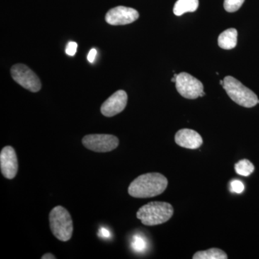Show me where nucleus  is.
I'll use <instances>...</instances> for the list:
<instances>
[{"mask_svg": "<svg viewBox=\"0 0 259 259\" xmlns=\"http://www.w3.org/2000/svg\"><path fill=\"white\" fill-rule=\"evenodd\" d=\"M238 31L236 29L230 28L225 30L218 37V46L225 50H231L236 47Z\"/></svg>", "mask_w": 259, "mask_h": 259, "instance_id": "obj_12", "label": "nucleus"}, {"mask_svg": "<svg viewBox=\"0 0 259 259\" xmlns=\"http://www.w3.org/2000/svg\"><path fill=\"white\" fill-rule=\"evenodd\" d=\"M199 7V0H177L174 7V13L177 16L186 13H193Z\"/></svg>", "mask_w": 259, "mask_h": 259, "instance_id": "obj_13", "label": "nucleus"}, {"mask_svg": "<svg viewBox=\"0 0 259 259\" xmlns=\"http://www.w3.org/2000/svg\"><path fill=\"white\" fill-rule=\"evenodd\" d=\"M176 88L178 93L185 98L194 100L200 96L204 91V87L199 80L188 73L177 74Z\"/></svg>", "mask_w": 259, "mask_h": 259, "instance_id": "obj_7", "label": "nucleus"}, {"mask_svg": "<svg viewBox=\"0 0 259 259\" xmlns=\"http://www.w3.org/2000/svg\"><path fill=\"white\" fill-rule=\"evenodd\" d=\"M102 231L104 232L103 234H104V236H105V237L109 236V232L107 231V230L103 229V228H102Z\"/></svg>", "mask_w": 259, "mask_h": 259, "instance_id": "obj_22", "label": "nucleus"}, {"mask_svg": "<svg viewBox=\"0 0 259 259\" xmlns=\"http://www.w3.org/2000/svg\"><path fill=\"white\" fill-rule=\"evenodd\" d=\"M228 255L219 248H210L206 250H199L193 255V259H227Z\"/></svg>", "mask_w": 259, "mask_h": 259, "instance_id": "obj_14", "label": "nucleus"}, {"mask_svg": "<svg viewBox=\"0 0 259 259\" xmlns=\"http://www.w3.org/2000/svg\"><path fill=\"white\" fill-rule=\"evenodd\" d=\"M127 103V95L124 90H118L102 104L101 112L105 117H113L125 110Z\"/></svg>", "mask_w": 259, "mask_h": 259, "instance_id": "obj_10", "label": "nucleus"}, {"mask_svg": "<svg viewBox=\"0 0 259 259\" xmlns=\"http://www.w3.org/2000/svg\"><path fill=\"white\" fill-rule=\"evenodd\" d=\"M245 0H225V10L228 13H234L241 8Z\"/></svg>", "mask_w": 259, "mask_h": 259, "instance_id": "obj_16", "label": "nucleus"}, {"mask_svg": "<svg viewBox=\"0 0 259 259\" xmlns=\"http://www.w3.org/2000/svg\"><path fill=\"white\" fill-rule=\"evenodd\" d=\"M223 81V89L226 90L231 100L238 105L250 108L259 103L257 95L233 76H227Z\"/></svg>", "mask_w": 259, "mask_h": 259, "instance_id": "obj_4", "label": "nucleus"}, {"mask_svg": "<svg viewBox=\"0 0 259 259\" xmlns=\"http://www.w3.org/2000/svg\"><path fill=\"white\" fill-rule=\"evenodd\" d=\"M175 142L182 148L197 149L203 144V140L194 130L181 129L175 135Z\"/></svg>", "mask_w": 259, "mask_h": 259, "instance_id": "obj_11", "label": "nucleus"}, {"mask_svg": "<svg viewBox=\"0 0 259 259\" xmlns=\"http://www.w3.org/2000/svg\"><path fill=\"white\" fill-rule=\"evenodd\" d=\"M173 214L174 208L171 204L151 202L142 206L136 216L145 226H154L166 223L171 219Z\"/></svg>", "mask_w": 259, "mask_h": 259, "instance_id": "obj_2", "label": "nucleus"}, {"mask_svg": "<svg viewBox=\"0 0 259 259\" xmlns=\"http://www.w3.org/2000/svg\"><path fill=\"white\" fill-rule=\"evenodd\" d=\"M139 18V13L134 8L117 6L107 12L105 20L112 25H124L134 23Z\"/></svg>", "mask_w": 259, "mask_h": 259, "instance_id": "obj_8", "label": "nucleus"}, {"mask_svg": "<svg viewBox=\"0 0 259 259\" xmlns=\"http://www.w3.org/2000/svg\"><path fill=\"white\" fill-rule=\"evenodd\" d=\"M167 186L168 180L161 174H145L131 182L128 194L135 198H151L163 193Z\"/></svg>", "mask_w": 259, "mask_h": 259, "instance_id": "obj_1", "label": "nucleus"}, {"mask_svg": "<svg viewBox=\"0 0 259 259\" xmlns=\"http://www.w3.org/2000/svg\"><path fill=\"white\" fill-rule=\"evenodd\" d=\"M42 259H56V257L55 255H53L52 253H46L41 257Z\"/></svg>", "mask_w": 259, "mask_h": 259, "instance_id": "obj_21", "label": "nucleus"}, {"mask_svg": "<svg viewBox=\"0 0 259 259\" xmlns=\"http://www.w3.org/2000/svg\"><path fill=\"white\" fill-rule=\"evenodd\" d=\"M235 169L238 175L248 177L254 171V166L249 160L243 159L236 163Z\"/></svg>", "mask_w": 259, "mask_h": 259, "instance_id": "obj_15", "label": "nucleus"}, {"mask_svg": "<svg viewBox=\"0 0 259 259\" xmlns=\"http://www.w3.org/2000/svg\"><path fill=\"white\" fill-rule=\"evenodd\" d=\"M12 77L18 84L32 93H37L41 89V82L33 71L26 65L17 64L10 70Z\"/></svg>", "mask_w": 259, "mask_h": 259, "instance_id": "obj_6", "label": "nucleus"}, {"mask_svg": "<svg viewBox=\"0 0 259 259\" xmlns=\"http://www.w3.org/2000/svg\"><path fill=\"white\" fill-rule=\"evenodd\" d=\"M119 139L113 135L90 134L82 139L85 148L97 153L110 152L118 147Z\"/></svg>", "mask_w": 259, "mask_h": 259, "instance_id": "obj_5", "label": "nucleus"}, {"mask_svg": "<svg viewBox=\"0 0 259 259\" xmlns=\"http://www.w3.org/2000/svg\"><path fill=\"white\" fill-rule=\"evenodd\" d=\"M49 223L53 235L59 241H69L72 237L73 221L71 214L62 206H56L49 214Z\"/></svg>", "mask_w": 259, "mask_h": 259, "instance_id": "obj_3", "label": "nucleus"}, {"mask_svg": "<svg viewBox=\"0 0 259 259\" xmlns=\"http://www.w3.org/2000/svg\"><path fill=\"white\" fill-rule=\"evenodd\" d=\"M97 54V51L96 49H93L90 50L88 56V60L89 61V62L92 63V64L94 63V61L95 60V58H96Z\"/></svg>", "mask_w": 259, "mask_h": 259, "instance_id": "obj_20", "label": "nucleus"}, {"mask_svg": "<svg viewBox=\"0 0 259 259\" xmlns=\"http://www.w3.org/2000/svg\"><path fill=\"white\" fill-rule=\"evenodd\" d=\"M0 168L3 177L13 180L18 171V161L14 148L5 146L0 153Z\"/></svg>", "mask_w": 259, "mask_h": 259, "instance_id": "obj_9", "label": "nucleus"}, {"mask_svg": "<svg viewBox=\"0 0 259 259\" xmlns=\"http://www.w3.org/2000/svg\"><path fill=\"white\" fill-rule=\"evenodd\" d=\"M133 247L137 251H141L146 247V243L141 237L135 236L134 242H133Z\"/></svg>", "mask_w": 259, "mask_h": 259, "instance_id": "obj_18", "label": "nucleus"}, {"mask_svg": "<svg viewBox=\"0 0 259 259\" xmlns=\"http://www.w3.org/2000/svg\"><path fill=\"white\" fill-rule=\"evenodd\" d=\"M220 83H221V85H223V83H224V81H223V80H221V81H220Z\"/></svg>", "mask_w": 259, "mask_h": 259, "instance_id": "obj_23", "label": "nucleus"}, {"mask_svg": "<svg viewBox=\"0 0 259 259\" xmlns=\"http://www.w3.org/2000/svg\"><path fill=\"white\" fill-rule=\"evenodd\" d=\"M78 44L76 42L70 41L66 48V53L67 55L74 56L77 51Z\"/></svg>", "mask_w": 259, "mask_h": 259, "instance_id": "obj_19", "label": "nucleus"}, {"mask_svg": "<svg viewBox=\"0 0 259 259\" xmlns=\"http://www.w3.org/2000/svg\"><path fill=\"white\" fill-rule=\"evenodd\" d=\"M244 185L239 180L232 181L231 183V192L237 194H241L244 191Z\"/></svg>", "mask_w": 259, "mask_h": 259, "instance_id": "obj_17", "label": "nucleus"}]
</instances>
